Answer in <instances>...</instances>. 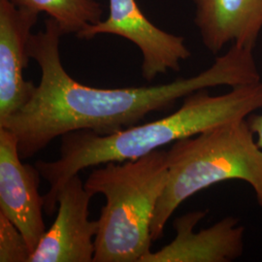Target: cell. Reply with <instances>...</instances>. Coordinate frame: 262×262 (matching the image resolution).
<instances>
[{"label":"cell","mask_w":262,"mask_h":262,"mask_svg":"<svg viewBox=\"0 0 262 262\" xmlns=\"http://www.w3.org/2000/svg\"><path fill=\"white\" fill-rule=\"evenodd\" d=\"M247 122L249 123V126L253 131V134L257 136L256 142L262 150V115L251 114Z\"/></svg>","instance_id":"4fadbf2b"},{"label":"cell","mask_w":262,"mask_h":262,"mask_svg":"<svg viewBox=\"0 0 262 262\" xmlns=\"http://www.w3.org/2000/svg\"><path fill=\"white\" fill-rule=\"evenodd\" d=\"M93 196L79 174L68 179L57 193V214L29 262H94L98 220L90 221Z\"/></svg>","instance_id":"8992f818"},{"label":"cell","mask_w":262,"mask_h":262,"mask_svg":"<svg viewBox=\"0 0 262 262\" xmlns=\"http://www.w3.org/2000/svg\"><path fill=\"white\" fill-rule=\"evenodd\" d=\"M17 5L45 13L56 20L63 35H79L102 20L103 7L97 0H12Z\"/></svg>","instance_id":"8fae6325"},{"label":"cell","mask_w":262,"mask_h":262,"mask_svg":"<svg viewBox=\"0 0 262 262\" xmlns=\"http://www.w3.org/2000/svg\"><path fill=\"white\" fill-rule=\"evenodd\" d=\"M261 108L262 82L259 81L236 85L221 95H211L207 89L197 91L185 97L178 110L167 117L110 135H99L91 130L68 132L60 137L58 159L35 162L41 177L49 184L44 195L45 213L55 214L60 187L84 169L107 162L140 159L219 124L244 120Z\"/></svg>","instance_id":"7a4b0ae2"},{"label":"cell","mask_w":262,"mask_h":262,"mask_svg":"<svg viewBox=\"0 0 262 262\" xmlns=\"http://www.w3.org/2000/svg\"><path fill=\"white\" fill-rule=\"evenodd\" d=\"M31 251L25 236L0 212V261L29 262Z\"/></svg>","instance_id":"7c38bea8"},{"label":"cell","mask_w":262,"mask_h":262,"mask_svg":"<svg viewBox=\"0 0 262 262\" xmlns=\"http://www.w3.org/2000/svg\"><path fill=\"white\" fill-rule=\"evenodd\" d=\"M40 13L0 0V121L28 103L36 86L24 77L28 66V42Z\"/></svg>","instance_id":"ba28073f"},{"label":"cell","mask_w":262,"mask_h":262,"mask_svg":"<svg viewBox=\"0 0 262 262\" xmlns=\"http://www.w3.org/2000/svg\"><path fill=\"white\" fill-rule=\"evenodd\" d=\"M102 165L84 182L92 196L105 197L94 262H141L151 252V221L167 184L166 150Z\"/></svg>","instance_id":"3957f363"},{"label":"cell","mask_w":262,"mask_h":262,"mask_svg":"<svg viewBox=\"0 0 262 262\" xmlns=\"http://www.w3.org/2000/svg\"><path fill=\"white\" fill-rule=\"evenodd\" d=\"M62 36L51 18L45 19L44 29L32 33L28 55L40 67V82L28 103L0 121V127L17 136L23 159L36 156L71 131L110 135L137 125L150 113L172 109L179 99L197 91L261 81L253 48L232 44L208 69L193 77L150 86L94 88L77 82L63 67Z\"/></svg>","instance_id":"6da1fadb"},{"label":"cell","mask_w":262,"mask_h":262,"mask_svg":"<svg viewBox=\"0 0 262 262\" xmlns=\"http://www.w3.org/2000/svg\"><path fill=\"white\" fill-rule=\"evenodd\" d=\"M101 34L124 38L138 47L142 54V77L147 82L168 71L177 72L181 62L191 56L185 38L155 26L136 0H109L107 19L88 27L77 37L92 40Z\"/></svg>","instance_id":"5b68a950"},{"label":"cell","mask_w":262,"mask_h":262,"mask_svg":"<svg viewBox=\"0 0 262 262\" xmlns=\"http://www.w3.org/2000/svg\"><path fill=\"white\" fill-rule=\"evenodd\" d=\"M166 155L168 179L151 221L154 242L163 236L167 222L185 200L221 182L248 183L262 208V150L246 119L176 141Z\"/></svg>","instance_id":"277c9868"},{"label":"cell","mask_w":262,"mask_h":262,"mask_svg":"<svg viewBox=\"0 0 262 262\" xmlns=\"http://www.w3.org/2000/svg\"><path fill=\"white\" fill-rule=\"evenodd\" d=\"M17 136L0 127V212L25 236L31 253L46 232L37 167L23 163Z\"/></svg>","instance_id":"52a82bcc"},{"label":"cell","mask_w":262,"mask_h":262,"mask_svg":"<svg viewBox=\"0 0 262 262\" xmlns=\"http://www.w3.org/2000/svg\"><path fill=\"white\" fill-rule=\"evenodd\" d=\"M194 23L214 55L232 43L253 48L262 30V0H192Z\"/></svg>","instance_id":"30bf717a"},{"label":"cell","mask_w":262,"mask_h":262,"mask_svg":"<svg viewBox=\"0 0 262 262\" xmlns=\"http://www.w3.org/2000/svg\"><path fill=\"white\" fill-rule=\"evenodd\" d=\"M207 211H194L176 217L174 240L158 252H150L141 262H229L244 252V228L239 220L227 216L215 225L194 232Z\"/></svg>","instance_id":"9c48e42d"}]
</instances>
